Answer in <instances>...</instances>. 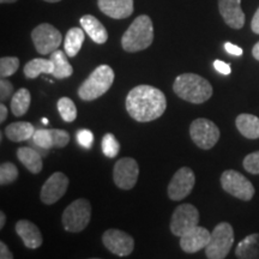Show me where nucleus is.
I'll return each mask as SVG.
<instances>
[{
	"instance_id": "39448f33",
	"label": "nucleus",
	"mask_w": 259,
	"mask_h": 259,
	"mask_svg": "<svg viewBox=\"0 0 259 259\" xmlns=\"http://www.w3.org/2000/svg\"><path fill=\"white\" fill-rule=\"evenodd\" d=\"M92 220V204L88 199L79 198L72 202L65 209L61 222L65 231L79 233L84 231Z\"/></svg>"
},
{
	"instance_id": "473e14b6",
	"label": "nucleus",
	"mask_w": 259,
	"mask_h": 259,
	"mask_svg": "<svg viewBox=\"0 0 259 259\" xmlns=\"http://www.w3.org/2000/svg\"><path fill=\"white\" fill-rule=\"evenodd\" d=\"M52 137H53L54 148H64L69 144L70 135L65 130L60 128H51Z\"/></svg>"
},
{
	"instance_id": "ea45409f",
	"label": "nucleus",
	"mask_w": 259,
	"mask_h": 259,
	"mask_svg": "<svg viewBox=\"0 0 259 259\" xmlns=\"http://www.w3.org/2000/svg\"><path fill=\"white\" fill-rule=\"evenodd\" d=\"M251 29H252V31L254 32V34L259 35V8H258L257 11H255L253 18H252Z\"/></svg>"
},
{
	"instance_id": "37998d69",
	"label": "nucleus",
	"mask_w": 259,
	"mask_h": 259,
	"mask_svg": "<svg viewBox=\"0 0 259 259\" xmlns=\"http://www.w3.org/2000/svg\"><path fill=\"white\" fill-rule=\"evenodd\" d=\"M5 221H6V216L4 212H0V229H3V227L5 226Z\"/></svg>"
},
{
	"instance_id": "f257e3e1",
	"label": "nucleus",
	"mask_w": 259,
	"mask_h": 259,
	"mask_svg": "<svg viewBox=\"0 0 259 259\" xmlns=\"http://www.w3.org/2000/svg\"><path fill=\"white\" fill-rule=\"evenodd\" d=\"M167 108L164 94L155 87L138 85L127 94L126 111L139 122L154 121L163 114Z\"/></svg>"
},
{
	"instance_id": "dca6fc26",
	"label": "nucleus",
	"mask_w": 259,
	"mask_h": 259,
	"mask_svg": "<svg viewBox=\"0 0 259 259\" xmlns=\"http://www.w3.org/2000/svg\"><path fill=\"white\" fill-rule=\"evenodd\" d=\"M219 10L223 21L233 29H241L245 24V14L241 0H219Z\"/></svg>"
},
{
	"instance_id": "423d86ee",
	"label": "nucleus",
	"mask_w": 259,
	"mask_h": 259,
	"mask_svg": "<svg viewBox=\"0 0 259 259\" xmlns=\"http://www.w3.org/2000/svg\"><path fill=\"white\" fill-rule=\"evenodd\" d=\"M234 245V231L228 222H221L213 228L205 247L206 258L223 259L228 255Z\"/></svg>"
},
{
	"instance_id": "f8f14e48",
	"label": "nucleus",
	"mask_w": 259,
	"mask_h": 259,
	"mask_svg": "<svg viewBox=\"0 0 259 259\" xmlns=\"http://www.w3.org/2000/svg\"><path fill=\"white\" fill-rule=\"evenodd\" d=\"M196 184V176L189 167H183L174 174L168 185L167 193L171 200H183L193 190Z\"/></svg>"
},
{
	"instance_id": "a878e982",
	"label": "nucleus",
	"mask_w": 259,
	"mask_h": 259,
	"mask_svg": "<svg viewBox=\"0 0 259 259\" xmlns=\"http://www.w3.org/2000/svg\"><path fill=\"white\" fill-rule=\"evenodd\" d=\"M54 71V63L51 59H41V58H36L32 59L29 63L25 64L23 72L24 76L29 79H34L40 76L41 73H53Z\"/></svg>"
},
{
	"instance_id": "c756f323",
	"label": "nucleus",
	"mask_w": 259,
	"mask_h": 259,
	"mask_svg": "<svg viewBox=\"0 0 259 259\" xmlns=\"http://www.w3.org/2000/svg\"><path fill=\"white\" fill-rule=\"evenodd\" d=\"M102 151L107 157H115L120 150V144L113 134H106L102 138Z\"/></svg>"
},
{
	"instance_id": "4c0bfd02",
	"label": "nucleus",
	"mask_w": 259,
	"mask_h": 259,
	"mask_svg": "<svg viewBox=\"0 0 259 259\" xmlns=\"http://www.w3.org/2000/svg\"><path fill=\"white\" fill-rule=\"evenodd\" d=\"M225 48L226 51L228 52L229 54H232V56H236V57H240L242 54V50L239 46H235V45L231 44V42H226L225 45Z\"/></svg>"
},
{
	"instance_id": "a18cd8bd",
	"label": "nucleus",
	"mask_w": 259,
	"mask_h": 259,
	"mask_svg": "<svg viewBox=\"0 0 259 259\" xmlns=\"http://www.w3.org/2000/svg\"><path fill=\"white\" fill-rule=\"evenodd\" d=\"M44 2H47V3H58V2H61V0H44Z\"/></svg>"
},
{
	"instance_id": "f03ea898",
	"label": "nucleus",
	"mask_w": 259,
	"mask_h": 259,
	"mask_svg": "<svg viewBox=\"0 0 259 259\" xmlns=\"http://www.w3.org/2000/svg\"><path fill=\"white\" fill-rule=\"evenodd\" d=\"M173 90L180 99L187 102L204 103L212 96V87L208 80L196 73H183L178 76Z\"/></svg>"
},
{
	"instance_id": "cd10ccee",
	"label": "nucleus",
	"mask_w": 259,
	"mask_h": 259,
	"mask_svg": "<svg viewBox=\"0 0 259 259\" xmlns=\"http://www.w3.org/2000/svg\"><path fill=\"white\" fill-rule=\"evenodd\" d=\"M58 111L64 121L72 122L77 118V108L73 101L69 97H61L58 101Z\"/></svg>"
},
{
	"instance_id": "6ab92c4d",
	"label": "nucleus",
	"mask_w": 259,
	"mask_h": 259,
	"mask_svg": "<svg viewBox=\"0 0 259 259\" xmlns=\"http://www.w3.org/2000/svg\"><path fill=\"white\" fill-rule=\"evenodd\" d=\"M80 25L95 44L103 45L108 40V32L101 22L92 15H85L80 18Z\"/></svg>"
},
{
	"instance_id": "f704fd0d",
	"label": "nucleus",
	"mask_w": 259,
	"mask_h": 259,
	"mask_svg": "<svg viewBox=\"0 0 259 259\" xmlns=\"http://www.w3.org/2000/svg\"><path fill=\"white\" fill-rule=\"evenodd\" d=\"M77 141H78V143L82 145L83 148L90 149L93 147V143H94L93 132L87 128L79 130V131L77 132Z\"/></svg>"
},
{
	"instance_id": "e433bc0d",
	"label": "nucleus",
	"mask_w": 259,
	"mask_h": 259,
	"mask_svg": "<svg viewBox=\"0 0 259 259\" xmlns=\"http://www.w3.org/2000/svg\"><path fill=\"white\" fill-rule=\"evenodd\" d=\"M213 67H215L216 70L219 71L220 73L222 74H229L231 73V66H229L228 64L225 63V61H221V60H215L213 61Z\"/></svg>"
},
{
	"instance_id": "a19ab883",
	"label": "nucleus",
	"mask_w": 259,
	"mask_h": 259,
	"mask_svg": "<svg viewBox=\"0 0 259 259\" xmlns=\"http://www.w3.org/2000/svg\"><path fill=\"white\" fill-rule=\"evenodd\" d=\"M8 108H6V106L4 105V102L0 105V122H4L5 119L8 118Z\"/></svg>"
},
{
	"instance_id": "4be33fe9",
	"label": "nucleus",
	"mask_w": 259,
	"mask_h": 259,
	"mask_svg": "<svg viewBox=\"0 0 259 259\" xmlns=\"http://www.w3.org/2000/svg\"><path fill=\"white\" fill-rule=\"evenodd\" d=\"M35 128L27 121L12 122L5 128V135L11 142H24L32 138Z\"/></svg>"
},
{
	"instance_id": "2f4dec72",
	"label": "nucleus",
	"mask_w": 259,
	"mask_h": 259,
	"mask_svg": "<svg viewBox=\"0 0 259 259\" xmlns=\"http://www.w3.org/2000/svg\"><path fill=\"white\" fill-rule=\"evenodd\" d=\"M32 142L42 149H51L54 147L53 137H52L51 130L41 128L35 130L34 135H32Z\"/></svg>"
},
{
	"instance_id": "9d476101",
	"label": "nucleus",
	"mask_w": 259,
	"mask_h": 259,
	"mask_svg": "<svg viewBox=\"0 0 259 259\" xmlns=\"http://www.w3.org/2000/svg\"><path fill=\"white\" fill-rule=\"evenodd\" d=\"M199 212L192 204H181L174 210L170 220V231L174 235L183 236L198 226Z\"/></svg>"
},
{
	"instance_id": "412c9836",
	"label": "nucleus",
	"mask_w": 259,
	"mask_h": 259,
	"mask_svg": "<svg viewBox=\"0 0 259 259\" xmlns=\"http://www.w3.org/2000/svg\"><path fill=\"white\" fill-rule=\"evenodd\" d=\"M239 132L248 139L259 138V118L252 114H240L235 120Z\"/></svg>"
},
{
	"instance_id": "49530a36",
	"label": "nucleus",
	"mask_w": 259,
	"mask_h": 259,
	"mask_svg": "<svg viewBox=\"0 0 259 259\" xmlns=\"http://www.w3.org/2000/svg\"><path fill=\"white\" fill-rule=\"evenodd\" d=\"M42 122H44V124H45V125H47V124H48V119H46V118H44V119H42Z\"/></svg>"
},
{
	"instance_id": "20e7f679",
	"label": "nucleus",
	"mask_w": 259,
	"mask_h": 259,
	"mask_svg": "<svg viewBox=\"0 0 259 259\" xmlns=\"http://www.w3.org/2000/svg\"><path fill=\"white\" fill-rule=\"evenodd\" d=\"M114 82V71L108 65H100L90 73L78 89V96L83 101L99 99L111 89Z\"/></svg>"
},
{
	"instance_id": "a211bd4d",
	"label": "nucleus",
	"mask_w": 259,
	"mask_h": 259,
	"mask_svg": "<svg viewBox=\"0 0 259 259\" xmlns=\"http://www.w3.org/2000/svg\"><path fill=\"white\" fill-rule=\"evenodd\" d=\"M16 233L22 239L24 246L31 248V250L38 248L44 242L40 229L37 228L36 225L28 221V220H19L16 223Z\"/></svg>"
},
{
	"instance_id": "aec40b11",
	"label": "nucleus",
	"mask_w": 259,
	"mask_h": 259,
	"mask_svg": "<svg viewBox=\"0 0 259 259\" xmlns=\"http://www.w3.org/2000/svg\"><path fill=\"white\" fill-rule=\"evenodd\" d=\"M17 157L30 173L38 174L42 170V167H44L42 157L36 150H34V149L29 147L18 148Z\"/></svg>"
},
{
	"instance_id": "58836bf2",
	"label": "nucleus",
	"mask_w": 259,
	"mask_h": 259,
	"mask_svg": "<svg viewBox=\"0 0 259 259\" xmlns=\"http://www.w3.org/2000/svg\"><path fill=\"white\" fill-rule=\"evenodd\" d=\"M0 258L2 259H12L14 258V254L12 252L9 250L8 245L5 242H0Z\"/></svg>"
},
{
	"instance_id": "6e6552de",
	"label": "nucleus",
	"mask_w": 259,
	"mask_h": 259,
	"mask_svg": "<svg viewBox=\"0 0 259 259\" xmlns=\"http://www.w3.org/2000/svg\"><path fill=\"white\" fill-rule=\"evenodd\" d=\"M221 185L227 193L245 202L251 200L255 192L251 181L234 169L223 171L221 176Z\"/></svg>"
},
{
	"instance_id": "ddd939ff",
	"label": "nucleus",
	"mask_w": 259,
	"mask_h": 259,
	"mask_svg": "<svg viewBox=\"0 0 259 259\" xmlns=\"http://www.w3.org/2000/svg\"><path fill=\"white\" fill-rule=\"evenodd\" d=\"M102 242L105 247L119 257L131 254L135 248V240L127 233L119 229H108L103 233Z\"/></svg>"
},
{
	"instance_id": "5701e85b",
	"label": "nucleus",
	"mask_w": 259,
	"mask_h": 259,
	"mask_svg": "<svg viewBox=\"0 0 259 259\" xmlns=\"http://www.w3.org/2000/svg\"><path fill=\"white\" fill-rule=\"evenodd\" d=\"M236 257L240 259H258L259 258V234L246 236L239 242L235 250Z\"/></svg>"
},
{
	"instance_id": "c03bdc74",
	"label": "nucleus",
	"mask_w": 259,
	"mask_h": 259,
	"mask_svg": "<svg viewBox=\"0 0 259 259\" xmlns=\"http://www.w3.org/2000/svg\"><path fill=\"white\" fill-rule=\"evenodd\" d=\"M17 0H0L2 4H11V3H16Z\"/></svg>"
},
{
	"instance_id": "bb28decb",
	"label": "nucleus",
	"mask_w": 259,
	"mask_h": 259,
	"mask_svg": "<svg viewBox=\"0 0 259 259\" xmlns=\"http://www.w3.org/2000/svg\"><path fill=\"white\" fill-rule=\"evenodd\" d=\"M31 103V95L28 89L22 88L15 93L11 101V111L15 116H23Z\"/></svg>"
},
{
	"instance_id": "393cba45",
	"label": "nucleus",
	"mask_w": 259,
	"mask_h": 259,
	"mask_svg": "<svg viewBox=\"0 0 259 259\" xmlns=\"http://www.w3.org/2000/svg\"><path fill=\"white\" fill-rule=\"evenodd\" d=\"M51 60L54 63L53 77L57 79H65L72 76L73 67L71 66L69 60H67V54L63 51H54L51 53Z\"/></svg>"
},
{
	"instance_id": "7ed1b4c3",
	"label": "nucleus",
	"mask_w": 259,
	"mask_h": 259,
	"mask_svg": "<svg viewBox=\"0 0 259 259\" xmlns=\"http://www.w3.org/2000/svg\"><path fill=\"white\" fill-rule=\"evenodd\" d=\"M154 41V25L151 18L141 15L132 22L121 37V46L128 53L144 51L151 46Z\"/></svg>"
},
{
	"instance_id": "79ce46f5",
	"label": "nucleus",
	"mask_w": 259,
	"mask_h": 259,
	"mask_svg": "<svg viewBox=\"0 0 259 259\" xmlns=\"http://www.w3.org/2000/svg\"><path fill=\"white\" fill-rule=\"evenodd\" d=\"M252 54H253L254 59L259 61V42H257V44L254 45L253 50H252Z\"/></svg>"
},
{
	"instance_id": "0eeeda50",
	"label": "nucleus",
	"mask_w": 259,
	"mask_h": 259,
	"mask_svg": "<svg viewBox=\"0 0 259 259\" xmlns=\"http://www.w3.org/2000/svg\"><path fill=\"white\" fill-rule=\"evenodd\" d=\"M190 136L193 143L200 149L209 150L213 148L220 139V130L215 122L205 118L192 121L190 126Z\"/></svg>"
},
{
	"instance_id": "4468645a",
	"label": "nucleus",
	"mask_w": 259,
	"mask_h": 259,
	"mask_svg": "<svg viewBox=\"0 0 259 259\" xmlns=\"http://www.w3.org/2000/svg\"><path fill=\"white\" fill-rule=\"evenodd\" d=\"M69 187V178L61 171H56L46 180L41 189V202L46 205L57 203L66 193Z\"/></svg>"
},
{
	"instance_id": "9b49d317",
	"label": "nucleus",
	"mask_w": 259,
	"mask_h": 259,
	"mask_svg": "<svg viewBox=\"0 0 259 259\" xmlns=\"http://www.w3.org/2000/svg\"><path fill=\"white\" fill-rule=\"evenodd\" d=\"M139 176V166L132 157H122L114 164L113 180L115 185L121 190H131L137 184Z\"/></svg>"
},
{
	"instance_id": "f3484780",
	"label": "nucleus",
	"mask_w": 259,
	"mask_h": 259,
	"mask_svg": "<svg viewBox=\"0 0 259 259\" xmlns=\"http://www.w3.org/2000/svg\"><path fill=\"white\" fill-rule=\"evenodd\" d=\"M97 5L101 12L114 19L127 18L134 12V0H97Z\"/></svg>"
},
{
	"instance_id": "b1692460",
	"label": "nucleus",
	"mask_w": 259,
	"mask_h": 259,
	"mask_svg": "<svg viewBox=\"0 0 259 259\" xmlns=\"http://www.w3.org/2000/svg\"><path fill=\"white\" fill-rule=\"evenodd\" d=\"M84 32L85 31H84L83 28H71L67 31L64 41V50L65 53L67 54V57L73 58L78 54V52L83 46L84 37H85Z\"/></svg>"
},
{
	"instance_id": "c9c22d12",
	"label": "nucleus",
	"mask_w": 259,
	"mask_h": 259,
	"mask_svg": "<svg viewBox=\"0 0 259 259\" xmlns=\"http://www.w3.org/2000/svg\"><path fill=\"white\" fill-rule=\"evenodd\" d=\"M12 94H14V85L8 79L2 78L0 80V99H2V101H8L12 96Z\"/></svg>"
},
{
	"instance_id": "2eb2a0df",
	"label": "nucleus",
	"mask_w": 259,
	"mask_h": 259,
	"mask_svg": "<svg viewBox=\"0 0 259 259\" xmlns=\"http://www.w3.org/2000/svg\"><path fill=\"white\" fill-rule=\"evenodd\" d=\"M211 233L203 227H194L185 235L180 236V247L186 253H196L206 247Z\"/></svg>"
},
{
	"instance_id": "7c9ffc66",
	"label": "nucleus",
	"mask_w": 259,
	"mask_h": 259,
	"mask_svg": "<svg viewBox=\"0 0 259 259\" xmlns=\"http://www.w3.org/2000/svg\"><path fill=\"white\" fill-rule=\"evenodd\" d=\"M19 67V59L16 57H3L0 59V76L2 78L12 76Z\"/></svg>"
},
{
	"instance_id": "c85d7f7f",
	"label": "nucleus",
	"mask_w": 259,
	"mask_h": 259,
	"mask_svg": "<svg viewBox=\"0 0 259 259\" xmlns=\"http://www.w3.org/2000/svg\"><path fill=\"white\" fill-rule=\"evenodd\" d=\"M18 178V169L11 162H5L0 166V184L2 186L10 185Z\"/></svg>"
},
{
	"instance_id": "1a4fd4ad",
	"label": "nucleus",
	"mask_w": 259,
	"mask_h": 259,
	"mask_svg": "<svg viewBox=\"0 0 259 259\" xmlns=\"http://www.w3.org/2000/svg\"><path fill=\"white\" fill-rule=\"evenodd\" d=\"M31 40L38 53L46 56L58 50L63 41V36L56 27L42 23L31 31Z\"/></svg>"
},
{
	"instance_id": "72a5a7b5",
	"label": "nucleus",
	"mask_w": 259,
	"mask_h": 259,
	"mask_svg": "<svg viewBox=\"0 0 259 259\" xmlns=\"http://www.w3.org/2000/svg\"><path fill=\"white\" fill-rule=\"evenodd\" d=\"M244 168L248 173L251 174H259V151H254V153L248 154L247 156L244 158Z\"/></svg>"
}]
</instances>
